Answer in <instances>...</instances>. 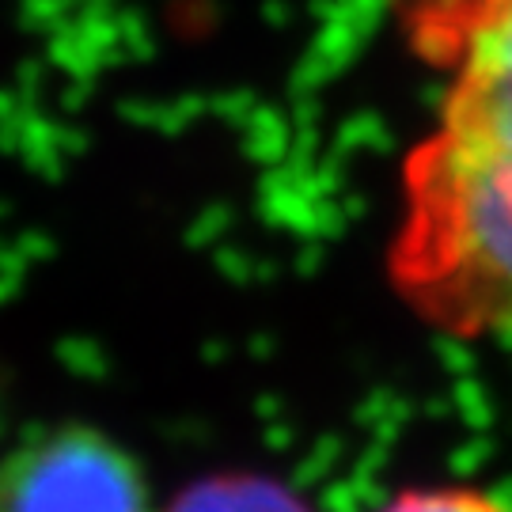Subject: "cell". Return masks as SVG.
Returning a JSON list of instances; mask_svg holds the SVG:
<instances>
[{
  "label": "cell",
  "instance_id": "obj_2",
  "mask_svg": "<svg viewBox=\"0 0 512 512\" xmlns=\"http://www.w3.org/2000/svg\"><path fill=\"white\" fill-rule=\"evenodd\" d=\"M0 512H152L133 459L92 429L27 440L0 463Z\"/></svg>",
  "mask_w": 512,
  "mask_h": 512
},
{
  "label": "cell",
  "instance_id": "obj_3",
  "mask_svg": "<svg viewBox=\"0 0 512 512\" xmlns=\"http://www.w3.org/2000/svg\"><path fill=\"white\" fill-rule=\"evenodd\" d=\"M171 512H308L293 494L262 478H217L183 494Z\"/></svg>",
  "mask_w": 512,
  "mask_h": 512
},
{
  "label": "cell",
  "instance_id": "obj_4",
  "mask_svg": "<svg viewBox=\"0 0 512 512\" xmlns=\"http://www.w3.org/2000/svg\"><path fill=\"white\" fill-rule=\"evenodd\" d=\"M384 512H509L497 497L478 494V490H414V494L395 497Z\"/></svg>",
  "mask_w": 512,
  "mask_h": 512
},
{
  "label": "cell",
  "instance_id": "obj_1",
  "mask_svg": "<svg viewBox=\"0 0 512 512\" xmlns=\"http://www.w3.org/2000/svg\"><path fill=\"white\" fill-rule=\"evenodd\" d=\"M444 88L399 167L387 277L421 323L512 342V0H403Z\"/></svg>",
  "mask_w": 512,
  "mask_h": 512
}]
</instances>
